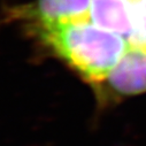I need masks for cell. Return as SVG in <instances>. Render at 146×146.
<instances>
[{
    "label": "cell",
    "mask_w": 146,
    "mask_h": 146,
    "mask_svg": "<svg viewBox=\"0 0 146 146\" xmlns=\"http://www.w3.org/2000/svg\"><path fill=\"white\" fill-rule=\"evenodd\" d=\"M94 89L97 94L106 100L146 92V47L130 46L107 77Z\"/></svg>",
    "instance_id": "2"
},
{
    "label": "cell",
    "mask_w": 146,
    "mask_h": 146,
    "mask_svg": "<svg viewBox=\"0 0 146 146\" xmlns=\"http://www.w3.org/2000/svg\"><path fill=\"white\" fill-rule=\"evenodd\" d=\"M92 0H37L15 14L36 27H48L90 20Z\"/></svg>",
    "instance_id": "3"
},
{
    "label": "cell",
    "mask_w": 146,
    "mask_h": 146,
    "mask_svg": "<svg viewBox=\"0 0 146 146\" xmlns=\"http://www.w3.org/2000/svg\"><path fill=\"white\" fill-rule=\"evenodd\" d=\"M136 3L140 9V12L143 13L144 17L146 19V0H136Z\"/></svg>",
    "instance_id": "5"
},
{
    "label": "cell",
    "mask_w": 146,
    "mask_h": 146,
    "mask_svg": "<svg viewBox=\"0 0 146 146\" xmlns=\"http://www.w3.org/2000/svg\"><path fill=\"white\" fill-rule=\"evenodd\" d=\"M133 0H92L90 21L127 40L132 33Z\"/></svg>",
    "instance_id": "4"
},
{
    "label": "cell",
    "mask_w": 146,
    "mask_h": 146,
    "mask_svg": "<svg viewBox=\"0 0 146 146\" xmlns=\"http://www.w3.org/2000/svg\"><path fill=\"white\" fill-rule=\"evenodd\" d=\"M33 29L59 59L92 86L107 77L130 47L124 37L90 20Z\"/></svg>",
    "instance_id": "1"
}]
</instances>
